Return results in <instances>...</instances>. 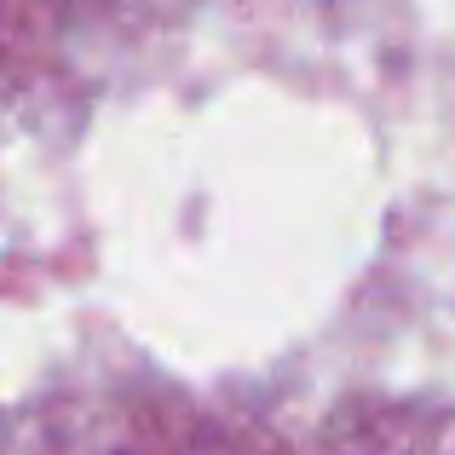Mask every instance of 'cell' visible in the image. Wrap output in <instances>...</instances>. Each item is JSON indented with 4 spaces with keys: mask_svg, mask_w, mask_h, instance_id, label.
Returning <instances> with one entry per match:
<instances>
[]
</instances>
